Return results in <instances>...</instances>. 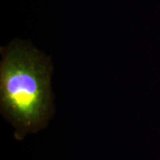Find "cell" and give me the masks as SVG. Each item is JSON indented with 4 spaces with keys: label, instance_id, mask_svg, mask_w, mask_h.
<instances>
[{
    "label": "cell",
    "instance_id": "1",
    "mask_svg": "<svg viewBox=\"0 0 160 160\" xmlns=\"http://www.w3.org/2000/svg\"><path fill=\"white\" fill-rule=\"evenodd\" d=\"M50 66L31 47L13 43L5 49L0 69L1 108L15 126L16 139L40 130L50 115Z\"/></svg>",
    "mask_w": 160,
    "mask_h": 160
}]
</instances>
